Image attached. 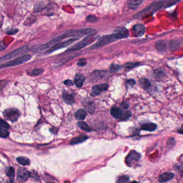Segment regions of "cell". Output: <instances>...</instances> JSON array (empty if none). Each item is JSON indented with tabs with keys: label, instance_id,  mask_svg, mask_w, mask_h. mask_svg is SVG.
I'll list each match as a JSON object with an SVG mask.
<instances>
[{
	"label": "cell",
	"instance_id": "obj_1",
	"mask_svg": "<svg viewBox=\"0 0 183 183\" xmlns=\"http://www.w3.org/2000/svg\"><path fill=\"white\" fill-rule=\"evenodd\" d=\"M178 1H155L150 4L146 8L139 12L137 14L133 16L134 18H141L143 17L150 16L154 13L157 11L159 9L163 8L169 7L173 5L178 3Z\"/></svg>",
	"mask_w": 183,
	"mask_h": 183
},
{
	"label": "cell",
	"instance_id": "obj_2",
	"mask_svg": "<svg viewBox=\"0 0 183 183\" xmlns=\"http://www.w3.org/2000/svg\"><path fill=\"white\" fill-rule=\"evenodd\" d=\"M118 40H119L118 38L117 37L116 35L114 33L112 34L104 36L99 39L96 43L91 46V49L94 50L98 48Z\"/></svg>",
	"mask_w": 183,
	"mask_h": 183
},
{
	"label": "cell",
	"instance_id": "obj_3",
	"mask_svg": "<svg viewBox=\"0 0 183 183\" xmlns=\"http://www.w3.org/2000/svg\"><path fill=\"white\" fill-rule=\"evenodd\" d=\"M29 50V48L28 46H26V45L21 47V48H20L17 50H15L12 52L7 54L2 57H1L0 58V63L4 62L5 61L10 60L12 59L15 58L18 56L24 55L25 53H26L27 52H28Z\"/></svg>",
	"mask_w": 183,
	"mask_h": 183
},
{
	"label": "cell",
	"instance_id": "obj_4",
	"mask_svg": "<svg viewBox=\"0 0 183 183\" xmlns=\"http://www.w3.org/2000/svg\"><path fill=\"white\" fill-rule=\"evenodd\" d=\"M97 37L94 36H87L81 41L79 42L78 43L74 45L73 46H71L69 49L67 50L66 52H73V51H76L78 50H81L84 47L87 46L89 44H92L94 41H95L97 39Z\"/></svg>",
	"mask_w": 183,
	"mask_h": 183
},
{
	"label": "cell",
	"instance_id": "obj_5",
	"mask_svg": "<svg viewBox=\"0 0 183 183\" xmlns=\"http://www.w3.org/2000/svg\"><path fill=\"white\" fill-rule=\"evenodd\" d=\"M31 58V57L30 55H25L23 57L22 56V57H20V58H18L16 59L10 61L9 62L5 63L4 64L0 65V69H3L4 68L16 66L17 65H20L21 64L24 63L26 62L29 61Z\"/></svg>",
	"mask_w": 183,
	"mask_h": 183
},
{
	"label": "cell",
	"instance_id": "obj_6",
	"mask_svg": "<svg viewBox=\"0 0 183 183\" xmlns=\"http://www.w3.org/2000/svg\"><path fill=\"white\" fill-rule=\"evenodd\" d=\"M79 38H71L70 39H68L65 42H58V44L54 45V46L51 47L49 50H47L45 54H49L52 52H53L56 50H58L59 49H61L65 47H67L68 46H70L73 42H76V40H79Z\"/></svg>",
	"mask_w": 183,
	"mask_h": 183
},
{
	"label": "cell",
	"instance_id": "obj_7",
	"mask_svg": "<svg viewBox=\"0 0 183 183\" xmlns=\"http://www.w3.org/2000/svg\"><path fill=\"white\" fill-rule=\"evenodd\" d=\"M3 114L6 119L11 121H16L20 116V112L16 108H10L5 110Z\"/></svg>",
	"mask_w": 183,
	"mask_h": 183
},
{
	"label": "cell",
	"instance_id": "obj_8",
	"mask_svg": "<svg viewBox=\"0 0 183 183\" xmlns=\"http://www.w3.org/2000/svg\"><path fill=\"white\" fill-rule=\"evenodd\" d=\"M108 88V85L106 83H103L94 85L92 87L91 96H96L99 95L102 92L106 91Z\"/></svg>",
	"mask_w": 183,
	"mask_h": 183
},
{
	"label": "cell",
	"instance_id": "obj_9",
	"mask_svg": "<svg viewBox=\"0 0 183 183\" xmlns=\"http://www.w3.org/2000/svg\"><path fill=\"white\" fill-rule=\"evenodd\" d=\"M140 159H141V155L137 153V151L132 150L127 156L126 158V163L129 166L131 164V163L133 162V161H138Z\"/></svg>",
	"mask_w": 183,
	"mask_h": 183
},
{
	"label": "cell",
	"instance_id": "obj_10",
	"mask_svg": "<svg viewBox=\"0 0 183 183\" xmlns=\"http://www.w3.org/2000/svg\"><path fill=\"white\" fill-rule=\"evenodd\" d=\"M114 34L116 35L119 39L126 38L129 36V31L124 27H118L114 30Z\"/></svg>",
	"mask_w": 183,
	"mask_h": 183
},
{
	"label": "cell",
	"instance_id": "obj_11",
	"mask_svg": "<svg viewBox=\"0 0 183 183\" xmlns=\"http://www.w3.org/2000/svg\"><path fill=\"white\" fill-rule=\"evenodd\" d=\"M132 32L134 36L139 37L142 36L145 32V27L142 24H137L132 28Z\"/></svg>",
	"mask_w": 183,
	"mask_h": 183
},
{
	"label": "cell",
	"instance_id": "obj_12",
	"mask_svg": "<svg viewBox=\"0 0 183 183\" xmlns=\"http://www.w3.org/2000/svg\"><path fill=\"white\" fill-rule=\"evenodd\" d=\"M30 174L28 171L24 168H21L17 172V178L20 181L24 182L28 179Z\"/></svg>",
	"mask_w": 183,
	"mask_h": 183
},
{
	"label": "cell",
	"instance_id": "obj_13",
	"mask_svg": "<svg viewBox=\"0 0 183 183\" xmlns=\"http://www.w3.org/2000/svg\"><path fill=\"white\" fill-rule=\"evenodd\" d=\"M111 114L114 118L117 119H122L124 112L122 111L120 108L117 107H113L111 109Z\"/></svg>",
	"mask_w": 183,
	"mask_h": 183
},
{
	"label": "cell",
	"instance_id": "obj_14",
	"mask_svg": "<svg viewBox=\"0 0 183 183\" xmlns=\"http://www.w3.org/2000/svg\"><path fill=\"white\" fill-rule=\"evenodd\" d=\"M175 177V174L172 172H166L159 176L158 180L160 183H164L169 181Z\"/></svg>",
	"mask_w": 183,
	"mask_h": 183
},
{
	"label": "cell",
	"instance_id": "obj_15",
	"mask_svg": "<svg viewBox=\"0 0 183 183\" xmlns=\"http://www.w3.org/2000/svg\"><path fill=\"white\" fill-rule=\"evenodd\" d=\"M84 80H85V78L83 74L81 73H77L75 75L74 84L77 87H82L83 86V82Z\"/></svg>",
	"mask_w": 183,
	"mask_h": 183
},
{
	"label": "cell",
	"instance_id": "obj_16",
	"mask_svg": "<svg viewBox=\"0 0 183 183\" xmlns=\"http://www.w3.org/2000/svg\"><path fill=\"white\" fill-rule=\"evenodd\" d=\"M157 125L153 122H147L141 125V129L146 131L153 132L157 129Z\"/></svg>",
	"mask_w": 183,
	"mask_h": 183
},
{
	"label": "cell",
	"instance_id": "obj_17",
	"mask_svg": "<svg viewBox=\"0 0 183 183\" xmlns=\"http://www.w3.org/2000/svg\"><path fill=\"white\" fill-rule=\"evenodd\" d=\"M87 139H88V137L87 136H86L85 135H81L77 137L73 138L70 142V144L71 145L79 144V143L86 141Z\"/></svg>",
	"mask_w": 183,
	"mask_h": 183
},
{
	"label": "cell",
	"instance_id": "obj_18",
	"mask_svg": "<svg viewBox=\"0 0 183 183\" xmlns=\"http://www.w3.org/2000/svg\"><path fill=\"white\" fill-rule=\"evenodd\" d=\"M87 113L83 109H79L75 113V118L79 120H84L87 116Z\"/></svg>",
	"mask_w": 183,
	"mask_h": 183
},
{
	"label": "cell",
	"instance_id": "obj_19",
	"mask_svg": "<svg viewBox=\"0 0 183 183\" xmlns=\"http://www.w3.org/2000/svg\"><path fill=\"white\" fill-rule=\"evenodd\" d=\"M156 47L160 52H165L166 50V42L162 40H158L156 42Z\"/></svg>",
	"mask_w": 183,
	"mask_h": 183
},
{
	"label": "cell",
	"instance_id": "obj_20",
	"mask_svg": "<svg viewBox=\"0 0 183 183\" xmlns=\"http://www.w3.org/2000/svg\"><path fill=\"white\" fill-rule=\"evenodd\" d=\"M139 83L140 86L143 89L146 90L148 89L151 87V83L145 77H142L139 79Z\"/></svg>",
	"mask_w": 183,
	"mask_h": 183
},
{
	"label": "cell",
	"instance_id": "obj_21",
	"mask_svg": "<svg viewBox=\"0 0 183 183\" xmlns=\"http://www.w3.org/2000/svg\"><path fill=\"white\" fill-rule=\"evenodd\" d=\"M63 98L67 104L73 105L75 103V100L74 96L68 94H64L63 95Z\"/></svg>",
	"mask_w": 183,
	"mask_h": 183
},
{
	"label": "cell",
	"instance_id": "obj_22",
	"mask_svg": "<svg viewBox=\"0 0 183 183\" xmlns=\"http://www.w3.org/2000/svg\"><path fill=\"white\" fill-rule=\"evenodd\" d=\"M17 161L21 165L28 166L30 164L29 159L24 156H20L17 158Z\"/></svg>",
	"mask_w": 183,
	"mask_h": 183
},
{
	"label": "cell",
	"instance_id": "obj_23",
	"mask_svg": "<svg viewBox=\"0 0 183 183\" xmlns=\"http://www.w3.org/2000/svg\"><path fill=\"white\" fill-rule=\"evenodd\" d=\"M7 176L10 178V181L13 182L15 177V169L13 167H9L6 170Z\"/></svg>",
	"mask_w": 183,
	"mask_h": 183
},
{
	"label": "cell",
	"instance_id": "obj_24",
	"mask_svg": "<svg viewBox=\"0 0 183 183\" xmlns=\"http://www.w3.org/2000/svg\"><path fill=\"white\" fill-rule=\"evenodd\" d=\"M77 125L81 129H82L83 131H85L87 132H91L92 131V129H90V127L85 122L79 121L77 123Z\"/></svg>",
	"mask_w": 183,
	"mask_h": 183
},
{
	"label": "cell",
	"instance_id": "obj_25",
	"mask_svg": "<svg viewBox=\"0 0 183 183\" xmlns=\"http://www.w3.org/2000/svg\"><path fill=\"white\" fill-rule=\"evenodd\" d=\"M180 45V42L179 40H171L169 43L170 48L172 50H177Z\"/></svg>",
	"mask_w": 183,
	"mask_h": 183
},
{
	"label": "cell",
	"instance_id": "obj_26",
	"mask_svg": "<svg viewBox=\"0 0 183 183\" xmlns=\"http://www.w3.org/2000/svg\"><path fill=\"white\" fill-rule=\"evenodd\" d=\"M129 181V176L126 175H122L118 177L116 183H127Z\"/></svg>",
	"mask_w": 183,
	"mask_h": 183
},
{
	"label": "cell",
	"instance_id": "obj_27",
	"mask_svg": "<svg viewBox=\"0 0 183 183\" xmlns=\"http://www.w3.org/2000/svg\"><path fill=\"white\" fill-rule=\"evenodd\" d=\"M85 108L90 113H92L95 110V105L94 102H88L85 105Z\"/></svg>",
	"mask_w": 183,
	"mask_h": 183
},
{
	"label": "cell",
	"instance_id": "obj_28",
	"mask_svg": "<svg viewBox=\"0 0 183 183\" xmlns=\"http://www.w3.org/2000/svg\"><path fill=\"white\" fill-rule=\"evenodd\" d=\"M143 1L141 0H137V1H128V3L131 8L137 7V6L141 5L143 2Z\"/></svg>",
	"mask_w": 183,
	"mask_h": 183
},
{
	"label": "cell",
	"instance_id": "obj_29",
	"mask_svg": "<svg viewBox=\"0 0 183 183\" xmlns=\"http://www.w3.org/2000/svg\"><path fill=\"white\" fill-rule=\"evenodd\" d=\"M155 75L157 78H162L166 76V73L162 69H157L155 70Z\"/></svg>",
	"mask_w": 183,
	"mask_h": 183
},
{
	"label": "cell",
	"instance_id": "obj_30",
	"mask_svg": "<svg viewBox=\"0 0 183 183\" xmlns=\"http://www.w3.org/2000/svg\"><path fill=\"white\" fill-rule=\"evenodd\" d=\"M121 66L120 65H118V64H115V63H113L111 66L110 67V69L111 71H112V72H118V71L120 69Z\"/></svg>",
	"mask_w": 183,
	"mask_h": 183
},
{
	"label": "cell",
	"instance_id": "obj_31",
	"mask_svg": "<svg viewBox=\"0 0 183 183\" xmlns=\"http://www.w3.org/2000/svg\"><path fill=\"white\" fill-rule=\"evenodd\" d=\"M140 63H126L124 65L125 68H126L127 69H132L135 67L137 66L138 65H139Z\"/></svg>",
	"mask_w": 183,
	"mask_h": 183
},
{
	"label": "cell",
	"instance_id": "obj_32",
	"mask_svg": "<svg viewBox=\"0 0 183 183\" xmlns=\"http://www.w3.org/2000/svg\"><path fill=\"white\" fill-rule=\"evenodd\" d=\"M0 127L1 129L2 128L3 129H9L10 126H9V125L7 122H5L3 119L0 118Z\"/></svg>",
	"mask_w": 183,
	"mask_h": 183
},
{
	"label": "cell",
	"instance_id": "obj_33",
	"mask_svg": "<svg viewBox=\"0 0 183 183\" xmlns=\"http://www.w3.org/2000/svg\"><path fill=\"white\" fill-rule=\"evenodd\" d=\"M9 135V132L5 129L0 128V137L5 138L8 137Z\"/></svg>",
	"mask_w": 183,
	"mask_h": 183
},
{
	"label": "cell",
	"instance_id": "obj_34",
	"mask_svg": "<svg viewBox=\"0 0 183 183\" xmlns=\"http://www.w3.org/2000/svg\"><path fill=\"white\" fill-rule=\"evenodd\" d=\"M43 72H44V70L42 69H34L31 73V75L32 76H38V75L42 74Z\"/></svg>",
	"mask_w": 183,
	"mask_h": 183
},
{
	"label": "cell",
	"instance_id": "obj_35",
	"mask_svg": "<svg viewBox=\"0 0 183 183\" xmlns=\"http://www.w3.org/2000/svg\"><path fill=\"white\" fill-rule=\"evenodd\" d=\"M135 81L134 79H130L127 80L126 81V85L128 87H134V85L135 84Z\"/></svg>",
	"mask_w": 183,
	"mask_h": 183
},
{
	"label": "cell",
	"instance_id": "obj_36",
	"mask_svg": "<svg viewBox=\"0 0 183 183\" xmlns=\"http://www.w3.org/2000/svg\"><path fill=\"white\" fill-rule=\"evenodd\" d=\"M87 63V61L85 59H81L77 63V65L79 67L84 66Z\"/></svg>",
	"mask_w": 183,
	"mask_h": 183
},
{
	"label": "cell",
	"instance_id": "obj_37",
	"mask_svg": "<svg viewBox=\"0 0 183 183\" xmlns=\"http://www.w3.org/2000/svg\"><path fill=\"white\" fill-rule=\"evenodd\" d=\"M86 20L89 22H96L97 21V18L96 17L93 16V15H89L86 18Z\"/></svg>",
	"mask_w": 183,
	"mask_h": 183
},
{
	"label": "cell",
	"instance_id": "obj_38",
	"mask_svg": "<svg viewBox=\"0 0 183 183\" xmlns=\"http://www.w3.org/2000/svg\"><path fill=\"white\" fill-rule=\"evenodd\" d=\"M129 105L128 103L127 102H122V103H121L120 107L124 110H127L129 108Z\"/></svg>",
	"mask_w": 183,
	"mask_h": 183
},
{
	"label": "cell",
	"instance_id": "obj_39",
	"mask_svg": "<svg viewBox=\"0 0 183 183\" xmlns=\"http://www.w3.org/2000/svg\"><path fill=\"white\" fill-rule=\"evenodd\" d=\"M63 83L67 86H73L74 85V83L72 82V81L69 80V79H67V80L65 81Z\"/></svg>",
	"mask_w": 183,
	"mask_h": 183
},
{
	"label": "cell",
	"instance_id": "obj_40",
	"mask_svg": "<svg viewBox=\"0 0 183 183\" xmlns=\"http://www.w3.org/2000/svg\"><path fill=\"white\" fill-rule=\"evenodd\" d=\"M18 30L17 29H11L8 30V31L7 32V33L9 35H13V34H15L18 32Z\"/></svg>",
	"mask_w": 183,
	"mask_h": 183
},
{
	"label": "cell",
	"instance_id": "obj_41",
	"mask_svg": "<svg viewBox=\"0 0 183 183\" xmlns=\"http://www.w3.org/2000/svg\"><path fill=\"white\" fill-rule=\"evenodd\" d=\"M7 46L5 45L3 42H0V52L2 50H3L6 48Z\"/></svg>",
	"mask_w": 183,
	"mask_h": 183
},
{
	"label": "cell",
	"instance_id": "obj_42",
	"mask_svg": "<svg viewBox=\"0 0 183 183\" xmlns=\"http://www.w3.org/2000/svg\"><path fill=\"white\" fill-rule=\"evenodd\" d=\"M7 83V82L5 81H0V91L3 88L4 86Z\"/></svg>",
	"mask_w": 183,
	"mask_h": 183
},
{
	"label": "cell",
	"instance_id": "obj_43",
	"mask_svg": "<svg viewBox=\"0 0 183 183\" xmlns=\"http://www.w3.org/2000/svg\"><path fill=\"white\" fill-rule=\"evenodd\" d=\"M137 183V182H136V181H134V182H132V183Z\"/></svg>",
	"mask_w": 183,
	"mask_h": 183
},
{
	"label": "cell",
	"instance_id": "obj_44",
	"mask_svg": "<svg viewBox=\"0 0 183 183\" xmlns=\"http://www.w3.org/2000/svg\"><path fill=\"white\" fill-rule=\"evenodd\" d=\"M0 183H1V182H0Z\"/></svg>",
	"mask_w": 183,
	"mask_h": 183
}]
</instances>
